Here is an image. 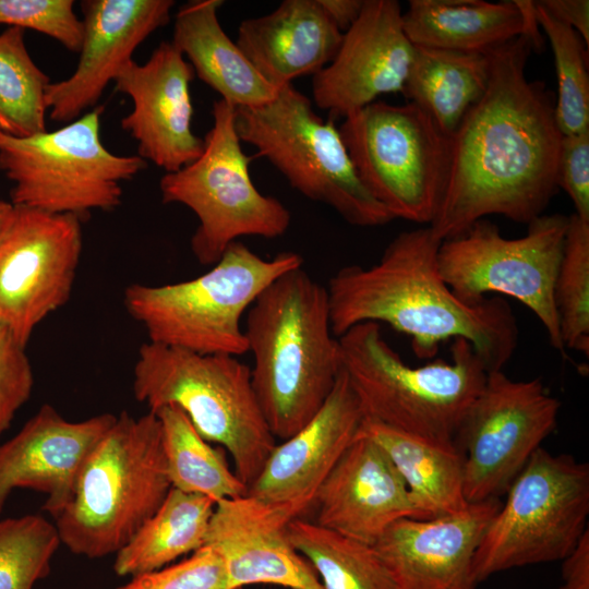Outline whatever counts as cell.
<instances>
[{
    "instance_id": "obj_1",
    "label": "cell",
    "mask_w": 589,
    "mask_h": 589,
    "mask_svg": "<svg viewBox=\"0 0 589 589\" xmlns=\"http://www.w3.org/2000/svg\"><path fill=\"white\" fill-rule=\"evenodd\" d=\"M532 50L533 39L520 35L486 51L489 84L450 137L447 180L429 225L442 241L488 215L528 225L557 190L562 134L554 94L526 76Z\"/></svg>"
},
{
    "instance_id": "obj_2",
    "label": "cell",
    "mask_w": 589,
    "mask_h": 589,
    "mask_svg": "<svg viewBox=\"0 0 589 589\" xmlns=\"http://www.w3.org/2000/svg\"><path fill=\"white\" fill-rule=\"evenodd\" d=\"M441 243L430 226L402 231L375 264L338 269L326 286L333 334L383 322L410 336L421 359L462 338L488 372L503 370L518 344L514 312L501 297L469 301L454 292L438 268Z\"/></svg>"
},
{
    "instance_id": "obj_3",
    "label": "cell",
    "mask_w": 589,
    "mask_h": 589,
    "mask_svg": "<svg viewBox=\"0 0 589 589\" xmlns=\"http://www.w3.org/2000/svg\"><path fill=\"white\" fill-rule=\"evenodd\" d=\"M252 386L274 437L284 441L320 411L341 370L326 287L303 268L271 283L247 311Z\"/></svg>"
},
{
    "instance_id": "obj_4",
    "label": "cell",
    "mask_w": 589,
    "mask_h": 589,
    "mask_svg": "<svg viewBox=\"0 0 589 589\" xmlns=\"http://www.w3.org/2000/svg\"><path fill=\"white\" fill-rule=\"evenodd\" d=\"M171 488L157 416L122 411L89 453L72 501L55 518L61 543L92 560L116 554Z\"/></svg>"
},
{
    "instance_id": "obj_5",
    "label": "cell",
    "mask_w": 589,
    "mask_h": 589,
    "mask_svg": "<svg viewBox=\"0 0 589 589\" xmlns=\"http://www.w3.org/2000/svg\"><path fill=\"white\" fill-rule=\"evenodd\" d=\"M338 339L342 369L365 419L454 443L488 374L467 340L454 339L450 361L411 366L383 338L377 323L354 325Z\"/></svg>"
},
{
    "instance_id": "obj_6",
    "label": "cell",
    "mask_w": 589,
    "mask_h": 589,
    "mask_svg": "<svg viewBox=\"0 0 589 589\" xmlns=\"http://www.w3.org/2000/svg\"><path fill=\"white\" fill-rule=\"evenodd\" d=\"M132 389L148 411L180 408L204 440L226 448L248 489L277 444L255 396L251 369L235 356L146 341L135 360Z\"/></svg>"
},
{
    "instance_id": "obj_7",
    "label": "cell",
    "mask_w": 589,
    "mask_h": 589,
    "mask_svg": "<svg viewBox=\"0 0 589 589\" xmlns=\"http://www.w3.org/2000/svg\"><path fill=\"white\" fill-rule=\"evenodd\" d=\"M302 265L296 252L264 259L235 241L206 273L173 284H132L123 303L148 341L239 357L248 352L243 314L271 283Z\"/></svg>"
},
{
    "instance_id": "obj_8",
    "label": "cell",
    "mask_w": 589,
    "mask_h": 589,
    "mask_svg": "<svg viewBox=\"0 0 589 589\" xmlns=\"http://www.w3.org/2000/svg\"><path fill=\"white\" fill-rule=\"evenodd\" d=\"M235 122L241 142L254 146L294 190L328 205L348 224L376 227L394 219L361 181L339 129L292 84L269 103L236 108Z\"/></svg>"
},
{
    "instance_id": "obj_9",
    "label": "cell",
    "mask_w": 589,
    "mask_h": 589,
    "mask_svg": "<svg viewBox=\"0 0 589 589\" xmlns=\"http://www.w3.org/2000/svg\"><path fill=\"white\" fill-rule=\"evenodd\" d=\"M103 112L104 106H96L58 130L25 137L0 132V171L13 183V205L83 219L121 204V183L147 163L105 147Z\"/></svg>"
},
{
    "instance_id": "obj_10",
    "label": "cell",
    "mask_w": 589,
    "mask_h": 589,
    "mask_svg": "<svg viewBox=\"0 0 589 589\" xmlns=\"http://www.w3.org/2000/svg\"><path fill=\"white\" fill-rule=\"evenodd\" d=\"M212 113L202 154L178 171L165 173L159 182L163 203L184 205L196 216L199 226L190 243L203 265H214L241 237H280L291 221L289 209L262 194L252 181V158L241 147L236 107L220 98Z\"/></svg>"
},
{
    "instance_id": "obj_11",
    "label": "cell",
    "mask_w": 589,
    "mask_h": 589,
    "mask_svg": "<svg viewBox=\"0 0 589 589\" xmlns=\"http://www.w3.org/2000/svg\"><path fill=\"white\" fill-rule=\"evenodd\" d=\"M473 561L479 582L496 573L562 561L588 530L589 465L539 447L514 479Z\"/></svg>"
},
{
    "instance_id": "obj_12",
    "label": "cell",
    "mask_w": 589,
    "mask_h": 589,
    "mask_svg": "<svg viewBox=\"0 0 589 589\" xmlns=\"http://www.w3.org/2000/svg\"><path fill=\"white\" fill-rule=\"evenodd\" d=\"M338 129L361 181L393 218L430 225L450 159V139L430 117L412 103L375 100Z\"/></svg>"
},
{
    "instance_id": "obj_13",
    "label": "cell",
    "mask_w": 589,
    "mask_h": 589,
    "mask_svg": "<svg viewBox=\"0 0 589 589\" xmlns=\"http://www.w3.org/2000/svg\"><path fill=\"white\" fill-rule=\"evenodd\" d=\"M568 216L541 215L516 239L479 219L461 233L442 241L437 261L445 283L461 298L478 301L486 294L512 297L525 304L543 325L551 346L564 353L554 303Z\"/></svg>"
},
{
    "instance_id": "obj_14",
    "label": "cell",
    "mask_w": 589,
    "mask_h": 589,
    "mask_svg": "<svg viewBox=\"0 0 589 589\" xmlns=\"http://www.w3.org/2000/svg\"><path fill=\"white\" fill-rule=\"evenodd\" d=\"M561 409L540 378L515 381L488 372L454 438L464 461L468 503L500 498L541 443Z\"/></svg>"
},
{
    "instance_id": "obj_15",
    "label": "cell",
    "mask_w": 589,
    "mask_h": 589,
    "mask_svg": "<svg viewBox=\"0 0 589 589\" xmlns=\"http://www.w3.org/2000/svg\"><path fill=\"white\" fill-rule=\"evenodd\" d=\"M81 221L14 205L0 235V322L24 346L71 296L83 249Z\"/></svg>"
},
{
    "instance_id": "obj_16",
    "label": "cell",
    "mask_w": 589,
    "mask_h": 589,
    "mask_svg": "<svg viewBox=\"0 0 589 589\" xmlns=\"http://www.w3.org/2000/svg\"><path fill=\"white\" fill-rule=\"evenodd\" d=\"M194 74L171 41H163L145 63L132 59L113 80L116 91L133 104L121 128L137 142L139 156L166 173L191 164L204 148L192 130Z\"/></svg>"
},
{
    "instance_id": "obj_17",
    "label": "cell",
    "mask_w": 589,
    "mask_h": 589,
    "mask_svg": "<svg viewBox=\"0 0 589 589\" xmlns=\"http://www.w3.org/2000/svg\"><path fill=\"white\" fill-rule=\"evenodd\" d=\"M413 50L399 3L364 0L334 59L313 75L315 105L332 116L346 117L383 94L402 92Z\"/></svg>"
},
{
    "instance_id": "obj_18",
    "label": "cell",
    "mask_w": 589,
    "mask_h": 589,
    "mask_svg": "<svg viewBox=\"0 0 589 589\" xmlns=\"http://www.w3.org/2000/svg\"><path fill=\"white\" fill-rule=\"evenodd\" d=\"M364 414L345 370L320 411L302 429L276 444L248 495L290 520L310 509L315 495L358 435Z\"/></svg>"
},
{
    "instance_id": "obj_19",
    "label": "cell",
    "mask_w": 589,
    "mask_h": 589,
    "mask_svg": "<svg viewBox=\"0 0 589 589\" xmlns=\"http://www.w3.org/2000/svg\"><path fill=\"white\" fill-rule=\"evenodd\" d=\"M172 0H85L83 39L74 72L51 82L46 105L52 121L69 123L95 108L136 48L170 20Z\"/></svg>"
},
{
    "instance_id": "obj_20",
    "label": "cell",
    "mask_w": 589,
    "mask_h": 589,
    "mask_svg": "<svg viewBox=\"0 0 589 589\" xmlns=\"http://www.w3.org/2000/svg\"><path fill=\"white\" fill-rule=\"evenodd\" d=\"M501 504L492 498L432 519L390 524L373 546L394 589H476V552Z\"/></svg>"
},
{
    "instance_id": "obj_21",
    "label": "cell",
    "mask_w": 589,
    "mask_h": 589,
    "mask_svg": "<svg viewBox=\"0 0 589 589\" xmlns=\"http://www.w3.org/2000/svg\"><path fill=\"white\" fill-rule=\"evenodd\" d=\"M116 417L70 421L52 406H41L12 438L0 443V515L15 489L46 494L43 509L53 518L60 515L73 498L86 458Z\"/></svg>"
},
{
    "instance_id": "obj_22",
    "label": "cell",
    "mask_w": 589,
    "mask_h": 589,
    "mask_svg": "<svg viewBox=\"0 0 589 589\" xmlns=\"http://www.w3.org/2000/svg\"><path fill=\"white\" fill-rule=\"evenodd\" d=\"M289 521L278 508L248 494L215 504L205 545L220 557L229 589L252 585L324 589L290 542Z\"/></svg>"
},
{
    "instance_id": "obj_23",
    "label": "cell",
    "mask_w": 589,
    "mask_h": 589,
    "mask_svg": "<svg viewBox=\"0 0 589 589\" xmlns=\"http://www.w3.org/2000/svg\"><path fill=\"white\" fill-rule=\"evenodd\" d=\"M313 507L315 524L370 545L394 521L416 519L395 465L375 441L360 432L321 484Z\"/></svg>"
},
{
    "instance_id": "obj_24",
    "label": "cell",
    "mask_w": 589,
    "mask_h": 589,
    "mask_svg": "<svg viewBox=\"0 0 589 589\" xmlns=\"http://www.w3.org/2000/svg\"><path fill=\"white\" fill-rule=\"evenodd\" d=\"M342 35L318 0H285L268 14L242 21L237 45L279 89L325 68L337 53Z\"/></svg>"
},
{
    "instance_id": "obj_25",
    "label": "cell",
    "mask_w": 589,
    "mask_h": 589,
    "mask_svg": "<svg viewBox=\"0 0 589 589\" xmlns=\"http://www.w3.org/2000/svg\"><path fill=\"white\" fill-rule=\"evenodd\" d=\"M402 26L413 46L485 52L520 35L542 46L534 1L411 0Z\"/></svg>"
},
{
    "instance_id": "obj_26",
    "label": "cell",
    "mask_w": 589,
    "mask_h": 589,
    "mask_svg": "<svg viewBox=\"0 0 589 589\" xmlns=\"http://www.w3.org/2000/svg\"><path fill=\"white\" fill-rule=\"evenodd\" d=\"M220 0H195L175 16L171 44L188 58L201 81L221 99L238 107H256L275 98L267 82L226 34L218 20Z\"/></svg>"
},
{
    "instance_id": "obj_27",
    "label": "cell",
    "mask_w": 589,
    "mask_h": 589,
    "mask_svg": "<svg viewBox=\"0 0 589 589\" xmlns=\"http://www.w3.org/2000/svg\"><path fill=\"white\" fill-rule=\"evenodd\" d=\"M360 433L375 441L404 479L416 519L457 513L468 506L464 461L454 443H443L363 419Z\"/></svg>"
},
{
    "instance_id": "obj_28",
    "label": "cell",
    "mask_w": 589,
    "mask_h": 589,
    "mask_svg": "<svg viewBox=\"0 0 589 589\" xmlns=\"http://www.w3.org/2000/svg\"><path fill=\"white\" fill-rule=\"evenodd\" d=\"M490 79L488 52L414 46L402 94L449 139L483 96Z\"/></svg>"
},
{
    "instance_id": "obj_29",
    "label": "cell",
    "mask_w": 589,
    "mask_h": 589,
    "mask_svg": "<svg viewBox=\"0 0 589 589\" xmlns=\"http://www.w3.org/2000/svg\"><path fill=\"white\" fill-rule=\"evenodd\" d=\"M216 502L171 488L155 514L116 553L115 573L135 576L172 564L205 545Z\"/></svg>"
},
{
    "instance_id": "obj_30",
    "label": "cell",
    "mask_w": 589,
    "mask_h": 589,
    "mask_svg": "<svg viewBox=\"0 0 589 589\" xmlns=\"http://www.w3.org/2000/svg\"><path fill=\"white\" fill-rule=\"evenodd\" d=\"M152 412L159 420L172 488L216 503L248 494V486L230 469L224 454L199 434L180 408L168 405Z\"/></svg>"
},
{
    "instance_id": "obj_31",
    "label": "cell",
    "mask_w": 589,
    "mask_h": 589,
    "mask_svg": "<svg viewBox=\"0 0 589 589\" xmlns=\"http://www.w3.org/2000/svg\"><path fill=\"white\" fill-rule=\"evenodd\" d=\"M287 533L324 589H394L373 545L301 518L288 522Z\"/></svg>"
},
{
    "instance_id": "obj_32",
    "label": "cell",
    "mask_w": 589,
    "mask_h": 589,
    "mask_svg": "<svg viewBox=\"0 0 589 589\" xmlns=\"http://www.w3.org/2000/svg\"><path fill=\"white\" fill-rule=\"evenodd\" d=\"M49 76L34 62L25 32L8 27L0 34V132L25 137L47 131Z\"/></svg>"
},
{
    "instance_id": "obj_33",
    "label": "cell",
    "mask_w": 589,
    "mask_h": 589,
    "mask_svg": "<svg viewBox=\"0 0 589 589\" xmlns=\"http://www.w3.org/2000/svg\"><path fill=\"white\" fill-rule=\"evenodd\" d=\"M539 27L548 36L554 55L557 97L554 116L562 135L589 130V75L585 41L568 25L536 2Z\"/></svg>"
},
{
    "instance_id": "obj_34",
    "label": "cell",
    "mask_w": 589,
    "mask_h": 589,
    "mask_svg": "<svg viewBox=\"0 0 589 589\" xmlns=\"http://www.w3.org/2000/svg\"><path fill=\"white\" fill-rule=\"evenodd\" d=\"M554 303L564 348L589 353V221L568 216L554 284Z\"/></svg>"
},
{
    "instance_id": "obj_35",
    "label": "cell",
    "mask_w": 589,
    "mask_h": 589,
    "mask_svg": "<svg viewBox=\"0 0 589 589\" xmlns=\"http://www.w3.org/2000/svg\"><path fill=\"white\" fill-rule=\"evenodd\" d=\"M60 544L56 525L41 515L0 519V589H33Z\"/></svg>"
},
{
    "instance_id": "obj_36",
    "label": "cell",
    "mask_w": 589,
    "mask_h": 589,
    "mask_svg": "<svg viewBox=\"0 0 589 589\" xmlns=\"http://www.w3.org/2000/svg\"><path fill=\"white\" fill-rule=\"evenodd\" d=\"M73 0H0V25L32 29L80 52L83 22Z\"/></svg>"
},
{
    "instance_id": "obj_37",
    "label": "cell",
    "mask_w": 589,
    "mask_h": 589,
    "mask_svg": "<svg viewBox=\"0 0 589 589\" xmlns=\"http://www.w3.org/2000/svg\"><path fill=\"white\" fill-rule=\"evenodd\" d=\"M117 589H229L218 554L204 545L163 568L132 576Z\"/></svg>"
},
{
    "instance_id": "obj_38",
    "label": "cell",
    "mask_w": 589,
    "mask_h": 589,
    "mask_svg": "<svg viewBox=\"0 0 589 589\" xmlns=\"http://www.w3.org/2000/svg\"><path fill=\"white\" fill-rule=\"evenodd\" d=\"M25 347L0 322V437L32 395L34 374Z\"/></svg>"
},
{
    "instance_id": "obj_39",
    "label": "cell",
    "mask_w": 589,
    "mask_h": 589,
    "mask_svg": "<svg viewBox=\"0 0 589 589\" xmlns=\"http://www.w3.org/2000/svg\"><path fill=\"white\" fill-rule=\"evenodd\" d=\"M556 185L570 197L575 215L589 221V130L562 135L556 163Z\"/></svg>"
},
{
    "instance_id": "obj_40",
    "label": "cell",
    "mask_w": 589,
    "mask_h": 589,
    "mask_svg": "<svg viewBox=\"0 0 589 589\" xmlns=\"http://www.w3.org/2000/svg\"><path fill=\"white\" fill-rule=\"evenodd\" d=\"M558 589H589V530L575 549L562 560Z\"/></svg>"
},
{
    "instance_id": "obj_41",
    "label": "cell",
    "mask_w": 589,
    "mask_h": 589,
    "mask_svg": "<svg viewBox=\"0 0 589 589\" xmlns=\"http://www.w3.org/2000/svg\"><path fill=\"white\" fill-rule=\"evenodd\" d=\"M540 4L556 20L576 31L589 44L588 0H543Z\"/></svg>"
},
{
    "instance_id": "obj_42",
    "label": "cell",
    "mask_w": 589,
    "mask_h": 589,
    "mask_svg": "<svg viewBox=\"0 0 589 589\" xmlns=\"http://www.w3.org/2000/svg\"><path fill=\"white\" fill-rule=\"evenodd\" d=\"M325 13L344 33L360 16L364 0H318Z\"/></svg>"
},
{
    "instance_id": "obj_43",
    "label": "cell",
    "mask_w": 589,
    "mask_h": 589,
    "mask_svg": "<svg viewBox=\"0 0 589 589\" xmlns=\"http://www.w3.org/2000/svg\"><path fill=\"white\" fill-rule=\"evenodd\" d=\"M13 209L14 205L11 202L0 200V235L7 226Z\"/></svg>"
}]
</instances>
